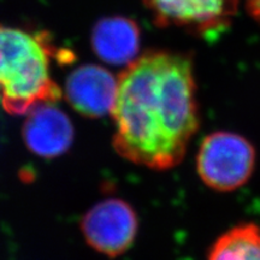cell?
<instances>
[{"instance_id": "1", "label": "cell", "mask_w": 260, "mask_h": 260, "mask_svg": "<svg viewBox=\"0 0 260 260\" xmlns=\"http://www.w3.org/2000/svg\"><path fill=\"white\" fill-rule=\"evenodd\" d=\"M111 115L117 153L167 170L180 164L200 125L190 54L148 51L123 71Z\"/></svg>"}, {"instance_id": "2", "label": "cell", "mask_w": 260, "mask_h": 260, "mask_svg": "<svg viewBox=\"0 0 260 260\" xmlns=\"http://www.w3.org/2000/svg\"><path fill=\"white\" fill-rule=\"evenodd\" d=\"M69 64L73 54L53 44L46 31H30L0 23V106L23 115L40 103L61 96L52 63Z\"/></svg>"}, {"instance_id": "3", "label": "cell", "mask_w": 260, "mask_h": 260, "mask_svg": "<svg viewBox=\"0 0 260 260\" xmlns=\"http://www.w3.org/2000/svg\"><path fill=\"white\" fill-rule=\"evenodd\" d=\"M254 146L245 136L233 132L205 136L197 154V170L211 189L229 193L245 186L255 168Z\"/></svg>"}, {"instance_id": "4", "label": "cell", "mask_w": 260, "mask_h": 260, "mask_svg": "<svg viewBox=\"0 0 260 260\" xmlns=\"http://www.w3.org/2000/svg\"><path fill=\"white\" fill-rule=\"evenodd\" d=\"M161 28L176 27L205 39H217L230 28L239 0H142Z\"/></svg>"}, {"instance_id": "5", "label": "cell", "mask_w": 260, "mask_h": 260, "mask_svg": "<svg viewBox=\"0 0 260 260\" xmlns=\"http://www.w3.org/2000/svg\"><path fill=\"white\" fill-rule=\"evenodd\" d=\"M81 229L87 242L107 256L121 255L132 247L138 233V217L124 200L100 201L83 216Z\"/></svg>"}, {"instance_id": "6", "label": "cell", "mask_w": 260, "mask_h": 260, "mask_svg": "<svg viewBox=\"0 0 260 260\" xmlns=\"http://www.w3.org/2000/svg\"><path fill=\"white\" fill-rule=\"evenodd\" d=\"M118 80L105 68L81 65L65 81V96L75 111L84 117L99 118L111 113L115 106Z\"/></svg>"}, {"instance_id": "7", "label": "cell", "mask_w": 260, "mask_h": 260, "mask_svg": "<svg viewBox=\"0 0 260 260\" xmlns=\"http://www.w3.org/2000/svg\"><path fill=\"white\" fill-rule=\"evenodd\" d=\"M22 135L31 153L54 158L70 148L74 140V126L63 110L46 102L31 107Z\"/></svg>"}, {"instance_id": "8", "label": "cell", "mask_w": 260, "mask_h": 260, "mask_svg": "<svg viewBox=\"0 0 260 260\" xmlns=\"http://www.w3.org/2000/svg\"><path fill=\"white\" fill-rule=\"evenodd\" d=\"M90 44L99 59L110 65L132 64L138 59L141 32L134 19L109 16L96 22Z\"/></svg>"}, {"instance_id": "9", "label": "cell", "mask_w": 260, "mask_h": 260, "mask_svg": "<svg viewBox=\"0 0 260 260\" xmlns=\"http://www.w3.org/2000/svg\"><path fill=\"white\" fill-rule=\"evenodd\" d=\"M207 260H260V226L239 224L214 241Z\"/></svg>"}, {"instance_id": "10", "label": "cell", "mask_w": 260, "mask_h": 260, "mask_svg": "<svg viewBox=\"0 0 260 260\" xmlns=\"http://www.w3.org/2000/svg\"><path fill=\"white\" fill-rule=\"evenodd\" d=\"M246 8L252 18L260 24V0H246Z\"/></svg>"}]
</instances>
